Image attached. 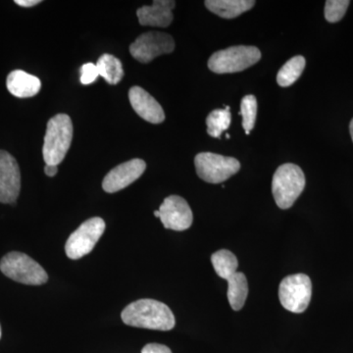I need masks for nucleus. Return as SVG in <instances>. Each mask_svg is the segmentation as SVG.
I'll use <instances>...</instances> for the list:
<instances>
[{
  "mask_svg": "<svg viewBox=\"0 0 353 353\" xmlns=\"http://www.w3.org/2000/svg\"><path fill=\"white\" fill-rule=\"evenodd\" d=\"M121 318L128 326L157 331H170L176 325L171 309L154 299H139L130 303L121 313Z\"/></svg>",
  "mask_w": 353,
  "mask_h": 353,
  "instance_id": "obj_1",
  "label": "nucleus"
},
{
  "mask_svg": "<svg viewBox=\"0 0 353 353\" xmlns=\"http://www.w3.org/2000/svg\"><path fill=\"white\" fill-rule=\"evenodd\" d=\"M73 139V124L66 114H57L51 118L46 127L43 148L46 164L55 165L63 161Z\"/></svg>",
  "mask_w": 353,
  "mask_h": 353,
  "instance_id": "obj_2",
  "label": "nucleus"
},
{
  "mask_svg": "<svg viewBox=\"0 0 353 353\" xmlns=\"http://www.w3.org/2000/svg\"><path fill=\"white\" fill-rule=\"evenodd\" d=\"M305 188V176L296 164L281 165L272 181L274 199L281 209H289Z\"/></svg>",
  "mask_w": 353,
  "mask_h": 353,
  "instance_id": "obj_3",
  "label": "nucleus"
},
{
  "mask_svg": "<svg viewBox=\"0 0 353 353\" xmlns=\"http://www.w3.org/2000/svg\"><path fill=\"white\" fill-rule=\"evenodd\" d=\"M261 59L259 48L250 46H236L216 51L209 58L208 68L216 74L241 72L256 64Z\"/></svg>",
  "mask_w": 353,
  "mask_h": 353,
  "instance_id": "obj_4",
  "label": "nucleus"
},
{
  "mask_svg": "<svg viewBox=\"0 0 353 353\" xmlns=\"http://www.w3.org/2000/svg\"><path fill=\"white\" fill-rule=\"evenodd\" d=\"M0 270L6 277L21 284L41 285L48 280L43 267L22 252H13L2 257Z\"/></svg>",
  "mask_w": 353,
  "mask_h": 353,
  "instance_id": "obj_5",
  "label": "nucleus"
},
{
  "mask_svg": "<svg viewBox=\"0 0 353 353\" xmlns=\"http://www.w3.org/2000/svg\"><path fill=\"white\" fill-rule=\"evenodd\" d=\"M312 296V283L305 274H294L283 279L279 287V299L283 307L292 313H303Z\"/></svg>",
  "mask_w": 353,
  "mask_h": 353,
  "instance_id": "obj_6",
  "label": "nucleus"
},
{
  "mask_svg": "<svg viewBox=\"0 0 353 353\" xmlns=\"http://www.w3.org/2000/svg\"><path fill=\"white\" fill-rule=\"evenodd\" d=\"M194 165L199 178L210 183L225 182L241 169L236 158L211 152L199 153L194 158Z\"/></svg>",
  "mask_w": 353,
  "mask_h": 353,
  "instance_id": "obj_7",
  "label": "nucleus"
},
{
  "mask_svg": "<svg viewBox=\"0 0 353 353\" xmlns=\"http://www.w3.org/2000/svg\"><path fill=\"white\" fill-rule=\"evenodd\" d=\"M105 231V222L99 217L90 218L83 222L69 236L65 252L70 259L77 260L92 252L97 241Z\"/></svg>",
  "mask_w": 353,
  "mask_h": 353,
  "instance_id": "obj_8",
  "label": "nucleus"
},
{
  "mask_svg": "<svg viewBox=\"0 0 353 353\" xmlns=\"http://www.w3.org/2000/svg\"><path fill=\"white\" fill-rule=\"evenodd\" d=\"M175 50V41L170 34L160 32H148L141 34L130 46V52L141 63H148L162 54Z\"/></svg>",
  "mask_w": 353,
  "mask_h": 353,
  "instance_id": "obj_9",
  "label": "nucleus"
},
{
  "mask_svg": "<svg viewBox=\"0 0 353 353\" xmlns=\"http://www.w3.org/2000/svg\"><path fill=\"white\" fill-rule=\"evenodd\" d=\"M158 210L160 212V220L165 229L181 232L192 226L194 215L189 204L183 197H167Z\"/></svg>",
  "mask_w": 353,
  "mask_h": 353,
  "instance_id": "obj_10",
  "label": "nucleus"
},
{
  "mask_svg": "<svg viewBox=\"0 0 353 353\" xmlns=\"http://www.w3.org/2000/svg\"><path fill=\"white\" fill-rule=\"evenodd\" d=\"M21 190L19 165L15 158L4 150H0V202L14 203Z\"/></svg>",
  "mask_w": 353,
  "mask_h": 353,
  "instance_id": "obj_11",
  "label": "nucleus"
},
{
  "mask_svg": "<svg viewBox=\"0 0 353 353\" xmlns=\"http://www.w3.org/2000/svg\"><path fill=\"white\" fill-rule=\"evenodd\" d=\"M145 168V162L141 159H132L118 165L105 176L102 188L109 194L119 192L138 180Z\"/></svg>",
  "mask_w": 353,
  "mask_h": 353,
  "instance_id": "obj_12",
  "label": "nucleus"
},
{
  "mask_svg": "<svg viewBox=\"0 0 353 353\" xmlns=\"http://www.w3.org/2000/svg\"><path fill=\"white\" fill-rule=\"evenodd\" d=\"M129 99L132 109L143 120L152 124H160L165 120L163 108L143 88L132 87L129 92Z\"/></svg>",
  "mask_w": 353,
  "mask_h": 353,
  "instance_id": "obj_13",
  "label": "nucleus"
},
{
  "mask_svg": "<svg viewBox=\"0 0 353 353\" xmlns=\"http://www.w3.org/2000/svg\"><path fill=\"white\" fill-rule=\"evenodd\" d=\"M176 2L172 0H155L152 6H143L137 11L139 24L150 27L166 28L173 22V9Z\"/></svg>",
  "mask_w": 353,
  "mask_h": 353,
  "instance_id": "obj_14",
  "label": "nucleus"
},
{
  "mask_svg": "<svg viewBox=\"0 0 353 353\" xmlns=\"http://www.w3.org/2000/svg\"><path fill=\"white\" fill-rule=\"evenodd\" d=\"M6 85L14 97L28 99L39 94L41 83L36 76L26 73L23 70H15L7 77Z\"/></svg>",
  "mask_w": 353,
  "mask_h": 353,
  "instance_id": "obj_15",
  "label": "nucleus"
},
{
  "mask_svg": "<svg viewBox=\"0 0 353 353\" xmlns=\"http://www.w3.org/2000/svg\"><path fill=\"white\" fill-rule=\"evenodd\" d=\"M256 2L253 0H206V8L224 19H233L250 10Z\"/></svg>",
  "mask_w": 353,
  "mask_h": 353,
  "instance_id": "obj_16",
  "label": "nucleus"
},
{
  "mask_svg": "<svg viewBox=\"0 0 353 353\" xmlns=\"http://www.w3.org/2000/svg\"><path fill=\"white\" fill-rule=\"evenodd\" d=\"M228 301L234 311L241 310L245 305L248 294V283L245 274L236 272L228 279Z\"/></svg>",
  "mask_w": 353,
  "mask_h": 353,
  "instance_id": "obj_17",
  "label": "nucleus"
},
{
  "mask_svg": "<svg viewBox=\"0 0 353 353\" xmlns=\"http://www.w3.org/2000/svg\"><path fill=\"white\" fill-rule=\"evenodd\" d=\"M97 67L99 76L110 85H117L124 77V70L120 60L108 53L101 55Z\"/></svg>",
  "mask_w": 353,
  "mask_h": 353,
  "instance_id": "obj_18",
  "label": "nucleus"
},
{
  "mask_svg": "<svg viewBox=\"0 0 353 353\" xmlns=\"http://www.w3.org/2000/svg\"><path fill=\"white\" fill-rule=\"evenodd\" d=\"M211 262L214 267L216 274L226 281L236 273L239 266L236 255L228 250H221L213 253L211 255Z\"/></svg>",
  "mask_w": 353,
  "mask_h": 353,
  "instance_id": "obj_19",
  "label": "nucleus"
},
{
  "mask_svg": "<svg viewBox=\"0 0 353 353\" xmlns=\"http://www.w3.org/2000/svg\"><path fill=\"white\" fill-rule=\"evenodd\" d=\"M305 58L301 55H297L290 58L280 69L277 75V83L280 87L287 88L292 85L301 78L304 68H305Z\"/></svg>",
  "mask_w": 353,
  "mask_h": 353,
  "instance_id": "obj_20",
  "label": "nucleus"
},
{
  "mask_svg": "<svg viewBox=\"0 0 353 353\" xmlns=\"http://www.w3.org/2000/svg\"><path fill=\"white\" fill-rule=\"evenodd\" d=\"M232 116L226 109H216L209 114L206 118L208 132L212 138H220L223 132L229 129L231 125Z\"/></svg>",
  "mask_w": 353,
  "mask_h": 353,
  "instance_id": "obj_21",
  "label": "nucleus"
},
{
  "mask_svg": "<svg viewBox=\"0 0 353 353\" xmlns=\"http://www.w3.org/2000/svg\"><path fill=\"white\" fill-rule=\"evenodd\" d=\"M241 115L243 116V130L246 134H250L256 122L257 101L254 95H245L241 99Z\"/></svg>",
  "mask_w": 353,
  "mask_h": 353,
  "instance_id": "obj_22",
  "label": "nucleus"
},
{
  "mask_svg": "<svg viewBox=\"0 0 353 353\" xmlns=\"http://www.w3.org/2000/svg\"><path fill=\"white\" fill-rule=\"evenodd\" d=\"M350 4L348 0H328L325 6V18L329 23L340 22Z\"/></svg>",
  "mask_w": 353,
  "mask_h": 353,
  "instance_id": "obj_23",
  "label": "nucleus"
},
{
  "mask_svg": "<svg viewBox=\"0 0 353 353\" xmlns=\"http://www.w3.org/2000/svg\"><path fill=\"white\" fill-rule=\"evenodd\" d=\"M99 76V70H97V65L94 63L83 65L81 68L80 80L83 85H90V83H94Z\"/></svg>",
  "mask_w": 353,
  "mask_h": 353,
  "instance_id": "obj_24",
  "label": "nucleus"
},
{
  "mask_svg": "<svg viewBox=\"0 0 353 353\" xmlns=\"http://www.w3.org/2000/svg\"><path fill=\"white\" fill-rule=\"evenodd\" d=\"M141 353H172L170 348L160 343H148L141 350Z\"/></svg>",
  "mask_w": 353,
  "mask_h": 353,
  "instance_id": "obj_25",
  "label": "nucleus"
},
{
  "mask_svg": "<svg viewBox=\"0 0 353 353\" xmlns=\"http://www.w3.org/2000/svg\"><path fill=\"white\" fill-rule=\"evenodd\" d=\"M41 0H15V3L22 7H32L41 3Z\"/></svg>",
  "mask_w": 353,
  "mask_h": 353,
  "instance_id": "obj_26",
  "label": "nucleus"
},
{
  "mask_svg": "<svg viewBox=\"0 0 353 353\" xmlns=\"http://www.w3.org/2000/svg\"><path fill=\"white\" fill-rule=\"evenodd\" d=\"M57 172L58 168L57 166H55V165L46 164V167H44V173H46V176H54L57 175Z\"/></svg>",
  "mask_w": 353,
  "mask_h": 353,
  "instance_id": "obj_27",
  "label": "nucleus"
},
{
  "mask_svg": "<svg viewBox=\"0 0 353 353\" xmlns=\"http://www.w3.org/2000/svg\"><path fill=\"white\" fill-rule=\"evenodd\" d=\"M350 136H352V141H353V119L352 120V122H350Z\"/></svg>",
  "mask_w": 353,
  "mask_h": 353,
  "instance_id": "obj_28",
  "label": "nucleus"
},
{
  "mask_svg": "<svg viewBox=\"0 0 353 353\" xmlns=\"http://www.w3.org/2000/svg\"><path fill=\"white\" fill-rule=\"evenodd\" d=\"M154 215H155V217L159 218L160 217L159 210H155L154 211Z\"/></svg>",
  "mask_w": 353,
  "mask_h": 353,
  "instance_id": "obj_29",
  "label": "nucleus"
},
{
  "mask_svg": "<svg viewBox=\"0 0 353 353\" xmlns=\"http://www.w3.org/2000/svg\"><path fill=\"white\" fill-rule=\"evenodd\" d=\"M0 339H1V327H0Z\"/></svg>",
  "mask_w": 353,
  "mask_h": 353,
  "instance_id": "obj_30",
  "label": "nucleus"
},
{
  "mask_svg": "<svg viewBox=\"0 0 353 353\" xmlns=\"http://www.w3.org/2000/svg\"><path fill=\"white\" fill-rule=\"evenodd\" d=\"M226 138H227V139H230V134H226Z\"/></svg>",
  "mask_w": 353,
  "mask_h": 353,
  "instance_id": "obj_31",
  "label": "nucleus"
}]
</instances>
